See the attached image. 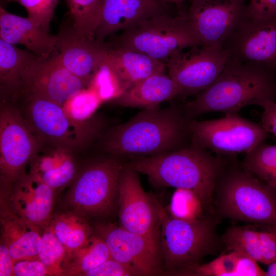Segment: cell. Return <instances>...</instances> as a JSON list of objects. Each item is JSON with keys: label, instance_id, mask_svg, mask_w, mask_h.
<instances>
[{"label": "cell", "instance_id": "4fadbf2b", "mask_svg": "<svg viewBox=\"0 0 276 276\" xmlns=\"http://www.w3.org/2000/svg\"><path fill=\"white\" fill-rule=\"evenodd\" d=\"M94 231L105 243L111 258L126 266L133 275L164 274L159 246L150 240L111 223L97 224Z\"/></svg>", "mask_w": 276, "mask_h": 276}, {"label": "cell", "instance_id": "5bb4252c", "mask_svg": "<svg viewBox=\"0 0 276 276\" xmlns=\"http://www.w3.org/2000/svg\"><path fill=\"white\" fill-rule=\"evenodd\" d=\"M246 0H191L187 18L200 45L223 47L246 17Z\"/></svg>", "mask_w": 276, "mask_h": 276}, {"label": "cell", "instance_id": "ac0fdd59", "mask_svg": "<svg viewBox=\"0 0 276 276\" xmlns=\"http://www.w3.org/2000/svg\"><path fill=\"white\" fill-rule=\"evenodd\" d=\"M171 11L170 4L163 0H104L95 39L105 43L107 38L119 31L127 30L142 21Z\"/></svg>", "mask_w": 276, "mask_h": 276}, {"label": "cell", "instance_id": "d4e9b609", "mask_svg": "<svg viewBox=\"0 0 276 276\" xmlns=\"http://www.w3.org/2000/svg\"><path fill=\"white\" fill-rule=\"evenodd\" d=\"M37 56L0 39L1 101L14 102L21 96L22 72Z\"/></svg>", "mask_w": 276, "mask_h": 276}, {"label": "cell", "instance_id": "6da1fadb", "mask_svg": "<svg viewBox=\"0 0 276 276\" xmlns=\"http://www.w3.org/2000/svg\"><path fill=\"white\" fill-rule=\"evenodd\" d=\"M181 107L143 109L103 136L102 149L112 156L148 157L174 151L190 141L189 121Z\"/></svg>", "mask_w": 276, "mask_h": 276}, {"label": "cell", "instance_id": "8d00e7d4", "mask_svg": "<svg viewBox=\"0 0 276 276\" xmlns=\"http://www.w3.org/2000/svg\"><path fill=\"white\" fill-rule=\"evenodd\" d=\"M246 17L260 21L276 19V0H249Z\"/></svg>", "mask_w": 276, "mask_h": 276}, {"label": "cell", "instance_id": "3957f363", "mask_svg": "<svg viewBox=\"0 0 276 276\" xmlns=\"http://www.w3.org/2000/svg\"><path fill=\"white\" fill-rule=\"evenodd\" d=\"M275 101L276 80L271 70L230 58L216 80L181 107L191 120L213 112L236 113L249 105L263 108Z\"/></svg>", "mask_w": 276, "mask_h": 276}, {"label": "cell", "instance_id": "7bdbcfd3", "mask_svg": "<svg viewBox=\"0 0 276 276\" xmlns=\"http://www.w3.org/2000/svg\"><path fill=\"white\" fill-rule=\"evenodd\" d=\"M166 3L169 4H175L176 6L179 7L181 5L184 0H163Z\"/></svg>", "mask_w": 276, "mask_h": 276}, {"label": "cell", "instance_id": "d590c367", "mask_svg": "<svg viewBox=\"0 0 276 276\" xmlns=\"http://www.w3.org/2000/svg\"><path fill=\"white\" fill-rule=\"evenodd\" d=\"M88 88L95 92L101 101L111 100L120 94L116 78L104 60L94 74Z\"/></svg>", "mask_w": 276, "mask_h": 276}, {"label": "cell", "instance_id": "cb8c5ba5", "mask_svg": "<svg viewBox=\"0 0 276 276\" xmlns=\"http://www.w3.org/2000/svg\"><path fill=\"white\" fill-rule=\"evenodd\" d=\"M180 94L177 85L164 71L141 81L111 101L121 107L143 109L159 106Z\"/></svg>", "mask_w": 276, "mask_h": 276}, {"label": "cell", "instance_id": "9c48e42d", "mask_svg": "<svg viewBox=\"0 0 276 276\" xmlns=\"http://www.w3.org/2000/svg\"><path fill=\"white\" fill-rule=\"evenodd\" d=\"M45 147L39 136L11 102L1 101V188L10 190L26 167Z\"/></svg>", "mask_w": 276, "mask_h": 276}, {"label": "cell", "instance_id": "52a82bcc", "mask_svg": "<svg viewBox=\"0 0 276 276\" xmlns=\"http://www.w3.org/2000/svg\"><path fill=\"white\" fill-rule=\"evenodd\" d=\"M107 43L139 52L165 64L176 53L200 45L186 13H166L142 21Z\"/></svg>", "mask_w": 276, "mask_h": 276}, {"label": "cell", "instance_id": "d6986e66", "mask_svg": "<svg viewBox=\"0 0 276 276\" xmlns=\"http://www.w3.org/2000/svg\"><path fill=\"white\" fill-rule=\"evenodd\" d=\"M55 193L40 179L25 173L13 183L8 196L11 207L19 217L44 228L53 215Z\"/></svg>", "mask_w": 276, "mask_h": 276}, {"label": "cell", "instance_id": "4dcf8cb0", "mask_svg": "<svg viewBox=\"0 0 276 276\" xmlns=\"http://www.w3.org/2000/svg\"><path fill=\"white\" fill-rule=\"evenodd\" d=\"M221 238L227 250L245 255L262 263L259 230L248 227L233 226L228 229Z\"/></svg>", "mask_w": 276, "mask_h": 276}, {"label": "cell", "instance_id": "60d3db41", "mask_svg": "<svg viewBox=\"0 0 276 276\" xmlns=\"http://www.w3.org/2000/svg\"><path fill=\"white\" fill-rule=\"evenodd\" d=\"M14 263L8 248L0 242V275L13 276Z\"/></svg>", "mask_w": 276, "mask_h": 276}, {"label": "cell", "instance_id": "ffe728a7", "mask_svg": "<svg viewBox=\"0 0 276 276\" xmlns=\"http://www.w3.org/2000/svg\"><path fill=\"white\" fill-rule=\"evenodd\" d=\"M8 193L1 190V242L7 246L14 261L37 258L43 228L25 221L13 211Z\"/></svg>", "mask_w": 276, "mask_h": 276}, {"label": "cell", "instance_id": "603a6c76", "mask_svg": "<svg viewBox=\"0 0 276 276\" xmlns=\"http://www.w3.org/2000/svg\"><path fill=\"white\" fill-rule=\"evenodd\" d=\"M73 152L64 149L44 148L29 164V173L56 192L71 184L79 171Z\"/></svg>", "mask_w": 276, "mask_h": 276}, {"label": "cell", "instance_id": "83f0119b", "mask_svg": "<svg viewBox=\"0 0 276 276\" xmlns=\"http://www.w3.org/2000/svg\"><path fill=\"white\" fill-rule=\"evenodd\" d=\"M110 258L104 241L93 235L85 244L68 254L63 275L84 276L86 272Z\"/></svg>", "mask_w": 276, "mask_h": 276}, {"label": "cell", "instance_id": "f1b7e54d", "mask_svg": "<svg viewBox=\"0 0 276 276\" xmlns=\"http://www.w3.org/2000/svg\"><path fill=\"white\" fill-rule=\"evenodd\" d=\"M241 164L259 179L276 188V145L260 143L246 153Z\"/></svg>", "mask_w": 276, "mask_h": 276}, {"label": "cell", "instance_id": "74e56055", "mask_svg": "<svg viewBox=\"0 0 276 276\" xmlns=\"http://www.w3.org/2000/svg\"><path fill=\"white\" fill-rule=\"evenodd\" d=\"M52 275L49 269L37 257L14 261L13 276Z\"/></svg>", "mask_w": 276, "mask_h": 276}, {"label": "cell", "instance_id": "7a4b0ae2", "mask_svg": "<svg viewBox=\"0 0 276 276\" xmlns=\"http://www.w3.org/2000/svg\"><path fill=\"white\" fill-rule=\"evenodd\" d=\"M228 158L217 155L194 144L157 155L134 158L129 165L146 175L157 187H171L193 192L204 210L214 212V192Z\"/></svg>", "mask_w": 276, "mask_h": 276}, {"label": "cell", "instance_id": "f546056e", "mask_svg": "<svg viewBox=\"0 0 276 276\" xmlns=\"http://www.w3.org/2000/svg\"><path fill=\"white\" fill-rule=\"evenodd\" d=\"M71 20L83 36L95 39L104 0H66Z\"/></svg>", "mask_w": 276, "mask_h": 276}, {"label": "cell", "instance_id": "7c38bea8", "mask_svg": "<svg viewBox=\"0 0 276 276\" xmlns=\"http://www.w3.org/2000/svg\"><path fill=\"white\" fill-rule=\"evenodd\" d=\"M137 173L128 163L124 164L119 179V224L159 246L158 200L144 190Z\"/></svg>", "mask_w": 276, "mask_h": 276}, {"label": "cell", "instance_id": "1f68e13d", "mask_svg": "<svg viewBox=\"0 0 276 276\" xmlns=\"http://www.w3.org/2000/svg\"><path fill=\"white\" fill-rule=\"evenodd\" d=\"M68 252L51 227L43 228L41 244L37 258L47 267L52 275H63Z\"/></svg>", "mask_w": 276, "mask_h": 276}, {"label": "cell", "instance_id": "e0dca14e", "mask_svg": "<svg viewBox=\"0 0 276 276\" xmlns=\"http://www.w3.org/2000/svg\"><path fill=\"white\" fill-rule=\"evenodd\" d=\"M56 36L57 59L73 74L90 82L107 53L106 43L83 36L71 20L62 22Z\"/></svg>", "mask_w": 276, "mask_h": 276}, {"label": "cell", "instance_id": "4316f807", "mask_svg": "<svg viewBox=\"0 0 276 276\" xmlns=\"http://www.w3.org/2000/svg\"><path fill=\"white\" fill-rule=\"evenodd\" d=\"M48 225L68 254L83 246L93 236L86 218L72 210L53 215Z\"/></svg>", "mask_w": 276, "mask_h": 276}, {"label": "cell", "instance_id": "9a60e30c", "mask_svg": "<svg viewBox=\"0 0 276 276\" xmlns=\"http://www.w3.org/2000/svg\"><path fill=\"white\" fill-rule=\"evenodd\" d=\"M22 81V94H31L62 106L90 83L66 69L56 55L38 56L33 59L24 70Z\"/></svg>", "mask_w": 276, "mask_h": 276}, {"label": "cell", "instance_id": "5b68a950", "mask_svg": "<svg viewBox=\"0 0 276 276\" xmlns=\"http://www.w3.org/2000/svg\"><path fill=\"white\" fill-rule=\"evenodd\" d=\"M157 207L159 248L164 274L178 275L220 249L223 243L216 233V220L203 216L184 220L171 216L158 201Z\"/></svg>", "mask_w": 276, "mask_h": 276}, {"label": "cell", "instance_id": "ba28073f", "mask_svg": "<svg viewBox=\"0 0 276 276\" xmlns=\"http://www.w3.org/2000/svg\"><path fill=\"white\" fill-rule=\"evenodd\" d=\"M123 166L112 156L93 160L79 170L67 191L70 210L85 218L108 215L118 204L119 179Z\"/></svg>", "mask_w": 276, "mask_h": 276}, {"label": "cell", "instance_id": "30bf717a", "mask_svg": "<svg viewBox=\"0 0 276 276\" xmlns=\"http://www.w3.org/2000/svg\"><path fill=\"white\" fill-rule=\"evenodd\" d=\"M188 130L190 143L227 157L247 153L269 134L261 124L236 113L209 120H190Z\"/></svg>", "mask_w": 276, "mask_h": 276}, {"label": "cell", "instance_id": "d6a6232c", "mask_svg": "<svg viewBox=\"0 0 276 276\" xmlns=\"http://www.w3.org/2000/svg\"><path fill=\"white\" fill-rule=\"evenodd\" d=\"M172 217L192 221L203 217V205L199 197L192 191L176 189L166 209Z\"/></svg>", "mask_w": 276, "mask_h": 276}, {"label": "cell", "instance_id": "44dd1931", "mask_svg": "<svg viewBox=\"0 0 276 276\" xmlns=\"http://www.w3.org/2000/svg\"><path fill=\"white\" fill-rule=\"evenodd\" d=\"M0 39L13 45H22L41 57H49L57 51L56 35L50 34L28 17L10 13L2 6Z\"/></svg>", "mask_w": 276, "mask_h": 276}, {"label": "cell", "instance_id": "7402d4cb", "mask_svg": "<svg viewBox=\"0 0 276 276\" xmlns=\"http://www.w3.org/2000/svg\"><path fill=\"white\" fill-rule=\"evenodd\" d=\"M106 43L107 52L103 60L113 74L120 94L145 79L165 70V63L147 55Z\"/></svg>", "mask_w": 276, "mask_h": 276}, {"label": "cell", "instance_id": "f35d334b", "mask_svg": "<svg viewBox=\"0 0 276 276\" xmlns=\"http://www.w3.org/2000/svg\"><path fill=\"white\" fill-rule=\"evenodd\" d=\"M130 270L124 265L110 258L95 268L86 272L84 276H131Z\"/></svg>", "mask_w": 276, "mask_h": 276}, {"label": "cell", "instance_id": "ab89813d", "mask_svg": "<svg viewBox=\"0 0 276 276\" xmlns=\"http://www.w3.org/2000/svg\"><path fill=\"white\" fill-rule=\"evenodd\" d=\"M263 108L261 124L268 133L276 136V101L268 102Z\"/></svg>", "mask_w": 276, "mask_h": 276}, {"label": "cell", "instance_id": "484cf974", "mask_svg": "<svg viewBox=\"0 0 276 276\" xmlns=\"http://www.w3.org/2000/svg\"><path fill=\"white\" fill-rule=\"evenodd\" d=\"M178 275L186 276H230L266 275L257 262L249 257L231 251L222 254L204 264H197L186 269Z\"/></svg>", "mask_w": 276, "mask_h": 276}, {"label": "cell", "instance_id": "277c9868", "mask_svg": "<svg viewBox=\"0 0 276 276\" xmlns=\"http://www.w3.org/2000/svg\"><path fill=\"white\" fill-rule=\"evenodd\" d=\"M216 210L229 219L276 227V188L259 179L241 163L228 160L215 186Z\"/></svg>", "mask_w": 276, "mask_h": 276}, {"label": "cell", "instance_id": "ee69618b", "mask_svg": "<svg viewBox=\"0 0 276 276\" xmlns=\"http://www.w3.org/2000/svg\"></svg>", "mask_w": 276, "mask_h": 276}, {"label": "cell", "instance_id": "e575fe53", "mask_svg": "<svg viewBox=\"0 0 276 276\" xmlns=\"http://www.w3.org/2000/svg\"><path fill=\"white\" fill-rule=\"evenodd\" d=\"M101 101L96 94L89 88L84 89L68 100L63 107L74 119L85 120L90 118Z\"/></svg>", "mask_w": 276, "mask_h": 276}, {"label": "cell", "instance_id": "8fae6325", "mask_svg": "<svg viewBox=\"0 0 276 276\" xmlns=\"http://www.w3.org/2000/svg\"><path fill=\"white\" fill-rule=\"evenodd\" d=\"M185 50L173 55L166 63L180 96L197 94L208 88L230 59L229 52L223 47L198 45Z\"/></svg>", "mask_w": 276, "mask_h": 276}, {"label": "cell", "instance_id": "836d02e7", "mask_svg": "<svg viewBox=\"0 0 276 276\" xmlns=\"http://www.w3.org/2000/svg\"><path fill=\"white\" fill-rule=\"evenodd\" d=\"M16 2L23 6L28 17L44 30L50 32V25L59 0H5Z\"/></svg>", "mask_w": 276, "mask_h": 276}, {"label": "cell", "instance_id": "8992f818", "mask_svg": "<svg viewBox=\"0 0 276 276\" xmlns=\"http://www.w3.org/2000/svg\"><path fill=\"white\" fill-rule=\"evenodd\" d=\"M23 117L45 146L74 152L89 145L101 134L105 122L98 116L85 120L71 117L63 106L36 95L23 93Z\"/></svg>", "mask_w": 276, "mask_h": 276}, {"label": "cell", "instance_id": "2e32d148", "mask_svg": "<svg viewBox=\"0 0 276 276\" xmlns=\"http://www.w3.org/2000/svg\"><path fill=\"white\" fill-rule=\"evenodd\" d=\"M223 47L232 59L276 68V19L260 21L246 17Z\"/></svg>", "mask_w": 276, "mask_h": 276}, {"label": "cell", "instance_id": "b9f144b4", "mask_svg": "<svg viewBox=\"0 0 276 276\" xmlns=\"http://www.w3.org/2000/svg\"><path fill=\"white\" fill-rule=\"evenodd\" d=\"M266 274L267 276H276V260L268 265Z\"/></svg>", "mask_w": 276, "mask_h": 276}]
</instances>
